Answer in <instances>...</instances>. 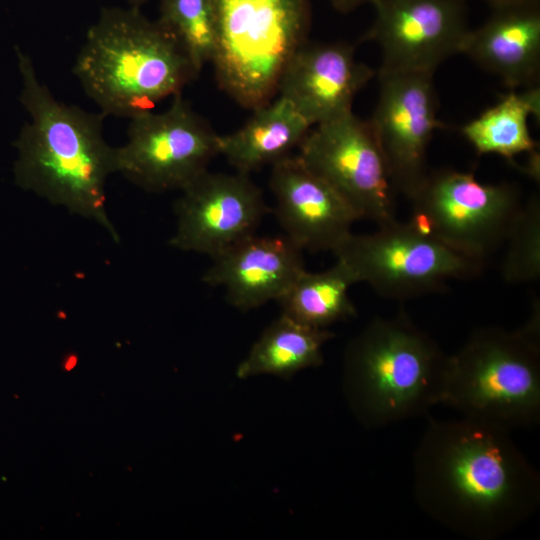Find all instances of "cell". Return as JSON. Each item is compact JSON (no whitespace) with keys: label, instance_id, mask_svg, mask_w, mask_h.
<instances>
[{"label":"cell","instance_id":"obj_10","mask_svg":"<svg viewBox=\"0 0 540 540\" xmlns=\"http://www.w3.org/2000/svg\"><path fill=\"white\" fill-rule=\"evenodd\" d=\"M299 147L298 157L327 181L360 219L378 227L396 221L395 190L369 121L350 111L316 124Z\"/></svg>","mask_w":540,"mask_h":540},{"label":"cell","instance_id":"obj_11","mask_svg":"<svg viewBox=\"0 0 540 540\" xmlns=\"http://www.w3.org/2000/svg\"><path fill=\"white\" fill-rule=\"evenodd\" d=\"M379 95L369 124L395 192L409 200L428 175L427 150L436 129L433 73L378 71Z\"/></svg>","mask_w":540,"mask_h":540},{"label":"cell","instance_id":"obj_8","mask_svg":"<svg viewBox=\"0 0 540 540\" xmlns=\"http://www.w3.org/2000/svg\"><path fill=\"white\" fill-rule=\"evenodd\" d=\"M357 283L385 298L405 300L441 291L449 281L478 276L483 264L397 220L370 234L351 233L333 252Z\"/></svg>","mask_w":540,"mask_h":540},{"label":"cell","instance_id":"obj_19","mask_svg":"<svg viewBox=\"0 0 540 540\" xmlns=\"http://www.w3.org/2000/svg\"><path fill=\"white\" fill-rule=\"evenodd\" d=\"M333 337L327 329L307 326L281 314L253 344L236 375L240 379L260 374L290 378L300 370L320 366L322 348Z\"/></svg>","mask_w":540,"mask_h":540},{"label":"cell","instance_id":"obj_24","mask_svg":"<svg viewBox=\"0 0 540 540\" xmlns=\"http://www.w3.org/2000/svg\"><path fill=\"white\" fill-rule=\"evenodd\" d=\"M483 1H485L492 9H496V8L538 2L540 0H483Z\"/></svg>","mask_w":540,"mask_h":540},{"label":"cell","instance_id":"obj_18","mask_svg":"<svg viewBox=\"0 0 540 540\" xmlns=\"http://www.w3.org/2000/svg\"><path fill=\"white\" fill-rule=\"evenodd\" d=\"M311 124L287 99L255 109L244 126L218 136V150L237 172L251 171L288 156L308 133Z\"/></svg>","mask_w":540,"mask_h":540},{"label":"cell","instance_id":"obj_16","mask_svg":"<svg viewBox=\"0 0 540 540\" xmlns=\"http://www.w3.org/2000/svg\"><path fill=\"white\" fill-rule=\"evenodd\" d=\"M302 252L285 235L254 234L213 257L202 280L224 288L233 307L249 311L287 292L306 270Z\"/></svg>","mask_w":540,"mask_h":540},{"label":"cell","instance_id":"obj_14","mask_svg":"<svg viewBox=\"0 0 540 540\" xmlns=\"http://www.w3.org/2000/svg\"><path fill=\"white\" fill-rule=\"evenodd\" d=\"M275 216L294 244L311 252H333L359 216L348 202L299 157L272 164L269 181Z\"/></svg>","mask_w":540,"mask_h":540},{"label":"cell","instance_id":"obj_15","mask_svg":"<svg viewBox=\"0 0 540 540\" xmlns=\"http://www.w3.org/2000/svg\"><path fill=\"white\" fill-rule=\"evenodd\" d=\"M374 74L350 45L304 44L286 65L278 90L312 126L352 111L356 94Z\"/></svg>","mask_w":540,"mask_h":540},{"label":"cell","instance_id":"obj_13","mask_svg":"<svg viewBox=\"0 0 540 540\" xmlns=\"http://www.w3.org/2000/svg\"><path fill=\"white\" fill-rule=\"evenodd\" d=\"M171 247L211 258L256 234L269 211L248 174L205 171L180 191Z\"/></svg>","mask_w":540,"mask_h":540},{"label":"cell","instance_id":"obj_12","mask_svg":"<svg viewBox=\"0 0 540 540\" xmlns=\"http://www.w3.org/2000/svg\"><path fill=\"white\" fill-rule=\"evenodd\" d=\"M466 0H373L366 35L381 49L378 71L433 73L462 52L470 27Z\"/></svg>","mask_w":540,"mask_h":540},{"label":"cell","instance_id":"obj_6","mask_svg":"<svg viewBox=\"0 0 540 540\" xmlns=\"http://www.w3.org/2000/svg\"><path fill=\"white\" fill-rule=\"evenodd\" d=\"M217 25L212 63L222 89L256 109L278 91L282 73L304 45L306 0H214Z\"/></svg>","mask_w":540,"mask_h":540},{"label":"cell","instance_id":"obj_4","mask_svg":"<svg viewBox=\"0 0 540 540\" xmlns=\"http://www.w3.org/2000/svg\"><path fill=\"white\" fill-rule=\"evenodd\" d=\"M448 358L404 310L374 317L344 352L343 391L350 409L369 429L425 414L443 403Z\"/></svg>","mask_w":540,"mask_h":540},{"label":"cell","instance_id":"obj_17","mask_svg":"<svg viewBox=\"0 0 540 540\" xmlns=\"http://www.w3.org/2000/svg\"><path fill=\"white\" fill-rule=\"evenodd\" d=\"M461 53L512 89L539 85L540 1L492 9Z\"/></svg>","mask_w":540,"mask_h":540},{"label":"cell","instance_id":"obj_25","mask_svg":"<svg viewBox=\"0 0 540 540\" xmlns=\"http://www.w3.org/2000/svg\"><path fill=\"white\" fill-rule=\"evenodd\" d=\"M334 5L342 10V11H348L351 9H354L355 7L363 4V3H372L373 0H332Z\"/></svg>","mask_w":540,"mask_h":540},{"label":"cell","instance_id":"obj_2","mask_svg":"<svg viewBox=\"0 0 540 540\" xmlns=\"http://www.w3.org/2000/svg\"><path fill=\"white\" fill-rule=\"evenodd\" d=\"M17 62L20 101L29 121L14 144L16 183L54 206L96 222L119 242L106 209V182L115 173V147L103 134L105 115L57 99L20 49Z\"/></svg>","mask_w":540,"mask_h":540},{"label":"cell","instance_id":"obj_9","mask_svg":"<svg viewBox=\"0 0 540 540\" xmlns=\"http://www.w3.org/2000/svg\"><path fill=\"white\" fill-rule=\"evenodd\" d=\"M129 120L126 141L115 147V173L144 191H181L219 154V135L181 94L166 110Z\"/></svg>","mask_w":540,"mask_h":540},{"label":"cell","instance_id":"obj_20","mask_svg":"<svg viewBox=\"0 0 540 540\" xmlns=\"http://www.w3.org/2000/svg\"><path fill=\"white\" fill-rule=\"evenodd\" d=\"M532 115L540 116L539 85L504 95L466 123L461 132L479 155L496 154L512 162L519 154L536 151L528 126Z\"/></svg>","mask_w":540,"mask_h":540},{"label":"cell","instance_id":"obj_3","mask_svg":"<svg viewBox=\"0 0 540 540\" xmlns=\"http://www.w3.org/2000/svg\"><path fill=\"white\" fill-rule=\"evenodd\" d=\"M72 70L103 115L129 119L181 94L198 75L158 22L130 6L100 12Z\"/></svg>","mask_w":540,"mask_h":540},{"label":"cell","instance_id":"obj_26","mask_svg":"<svg viewBox=\"0 0 540 540\" xmlns=\"http://www.w3.org/2000/svg\"><path fill=\"white\" fill-rule=\"evenodd\" d=\"M148 0H127L130 7L139 8Z\"/></svg>","mask_w":540,"mask_h":540},{"label":"cell","instance_id":"obj_7","mask_svg":"<svg viewBox=\"0 0 540 540\" xmlns=\"http://www.w3.org/2000/svg\"><path fill=\"white\" fill-rule=\"evenodd\" d=\"M410 200L412 226L481 264L504 246L524 204L512 184L453 169L428 172Z\"/></svg>","mask_w":540,"mask_h":540},{"label":"cell","instance_id":"obj_23","mask_svg":"<svg viewBox=\"0 0 540 540\" xmlns=\"http://www.w3.org/2000/svg\"><path fill=\"white\" fill-rule=\"evenodd\" d=\"M502 278L511 284L540 278V200L534 195L523 207L506 239Z\"/></svg>","mask_w":540,"mask_h":540},{"label":"cell","instance_id":"obj_1","mask_svg":"<svg viewBox=\"0 0 540 540\" xmlns=\"http://www.w3.org/2000/svg\"><path fill=\"white\" fill-rule=\"evenodd\" d=\"M418 505L472 540H494L540 505V476L502 426L429 418L413 455Z\"/></svg>","mask_w":540,"mask_h":540},{"label":"cell","instance_id":"obj_27","mask_svg":"<svg viewBox=\"0 0 540 540\" xmlns=\"http://www.w3.org/2000/svg\"><path fill=\"white\" fill-rule=\"evenodd\" d=\"M77 363V359L75 357H71L65 364L66 370H71Z\"/></svg>","mask_w":540,"mask_h":540},{"label":"cell","instance_id":"obj_21","mask_svg":"<svg viewBox=\"0 0 540 540\" xmlns=\"http://www.w3.org/2000/svg\"><path fill=\"white\" fill-rule=\"evenodd\" d=\"M357 283L349 266L335 264L317 273L304 270L277 301L282 314L307 326L326 329L329 325L355 317L356 308L348 296Z\"/></svg>","mask_w":540,"mask_h":540},{"label":"cell","instance_id":"obj_5","mask_svg":"<svg viewBox=\"0 0 540 540\" xmlns=\"http://www.w3.org/2000/svg\"><path fill=\"white\" fill-rule=\"evenodd\" d=\"M442 404L510 431L539 424V301L520 328H478L449 355Z\"/></svg>","mask_w":540,"mask_h":540},{"label":"cell","instance_id":"obj_22","mask_svg":"<svg viewBox=\"0 0 540 540\" xmlns=\"http://www.w3.org/2000/svg\"><path fill=\"white\" fill-rule=\"evenodd\" d=\"M157 22L197 74L206 63L212 62L217 42L214 0H161Z\"/></svg>","mask_w":540,"mask_h":540}]
</instances>
